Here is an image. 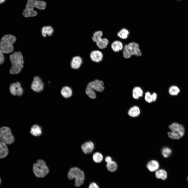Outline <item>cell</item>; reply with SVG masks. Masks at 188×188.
I'll return each instance as SVG.
<instances>
[{
    "label": "cell",
    "mask_w": 188,
    "mask_h": 188,
    "mask_svg": "<svg viewBox=\"0 0 188 188\" xmlns=\"http://www.w3.org/2000/svg\"><path fill=\"white\" fill-rule=\"evenodd\" d=\"M146 168L150 172H155L159 168L160 164L158 162L155 160L149 161L146 164Z\"/></svg>",
    "instance_id": "16"
},
{
    "label": "cell",
    "mask_w": 188,
    "mask_h": 188,
    "mask_svg": "<svg viewBox=\"0 0 188 188\" xmlns=\"http://www.w3.org/2000/svg\"><path fill=\"white\" fill-rule=\"evenodd\" d=\"M153 102L155 101L157 98V95L155 92H153L151 94Z\"/></svg>",
    "instance_id": "37"
},
{
    "label": "cell",
    "mask_w": 188,
    "mask_h": 188,
    "mask_svg": "<svg viewBox=\"0 0 188 188\" xmlns=\"http://www.w3.org/2000/svg\"><path fill=\"white\" fill-rule=\"evenodd\" d=\"M105 160L107 163L113 161L111 157L109 156L106 157L105 159Z\"/></svg>",
    "instance_id": "36"
},
{
    "label": "cell",
    "mask_w": 188,
    "mask_h": 188,
    "mask_svg": "<svg viewBox=\"0 0 188 188\" xmlns=\"http://www.w3.org/2000/svg\"><path fill=\"white\" fill-rule=\"evenodd\" d=\"M129 33V32L127 29L122 28L118 32L117 35L120 39L125 40L128 38Z\"/></svg>",
    "instance_id": "26"
},
{
    "label": "cell",
    "mask_w": 188,
    "mask_h": 188,
    "mask_svg": "<svg viewBox=\"0 0 188 188\" xmlns=\"http://www.w3.org/2000/svg\"><path fill=\"white\" fill-rule=\"evenodd\" d=\"M143 92L142 89L139 86L134 87L132 90V96L135 99H138L143 96Z\"/></svg>",
    "instance_id": "23"
},
{
    "label": "cell",
    "mask_w": 188,
    "mask_h": 188,
    "mask_svg": "<svg viewBox=\"0 0 188 188\" xmlns=\"http://www.w3.org/2000/svg\"><path fill=\"white\" fill-rule=\"evenodd\" d=\"M54 32V30L52 27L50 25H47L42 27L41 30V33L43 37H46L47 36H52Z\"/></svg>",
    "instance_id": "21"
},
{
    "label": "cell",
    "mask_w": 188,
    "mask_h": 188,
    "mask_svg": "<svg viewBox=\"0 0 188 188\" xmlns=\"http://www.w3.org/2000/svg\"><path fill=\"white\" fill-rule=\"evenodd\" d=\"M155 175L156 178L163 180L166 179L167 173L166 171L163 169H159L155 172Z\"/></svg>",
    "instance_id": "24"
},
{
    "label": "cell",
    "mask_w": 188,
    "mask_h": 188,
    "mask_svg": "<svg viewBox=\"0 0 188 188\" xmlns=\"http://www.w3.org/2000/svg\"><path fill=\"white\" fill-rule=\"evenodd\" d=\"M46 2L41 0H28L26 7H30L39 10H44L46 8Z\"/></svg>",
    "instance_id": "9"
},
{
    "label": "cell",
    "mask_w": 188,
    "mask_h": 188,
    "mask_svg": "<svg viewBox=\"0 0 188 188\" xmlns=\"http://www.w3.org/2000/svg\"><path fill=\"white\" fill-rule=\"evenodd\" d=\"M180 92L179 88L177 86L173 85L170 86L168 89L169 94L172 96L177 95Z\"/></svg>",
    "instance_id": "29"
},
{
    "label": "cell",
    "mask_w": 188,
    "mask_h": 188,
    "mask_svg": "<svg viewBox=\"0 0 188 188\" xmlns=\"http://www.w3.org/2000/svg\"><path fill=\"white\" fill-rule=\"evenodd\" d=\"M171 131L168 132L169 138L173 139H179L184 135L185 130L181 124L177 122L171 124L169 126Z\"/></svg>",
    "instance_id": "6"
},
{
    "label": "cell",
    "mask_w": 188,
    "mask_h": 188,
    "mask_svg": "<svg viewBox=\"0 0 188 188\" xmlns=\"http://www.w3.org/2000/svg\"><path fill=\"white\" fill-rule=\"evenodd\" d=\"M96 43L97 46L99 49H103L107 47L109 43V41L107 39L103 37L97 42Z\"/></svg>",
    "instance_id": "25"
},
{
    "label": "cell",
    "mask_w": 188,
    "mask_h": 188,
    "mask_svg": "<svg viewBox=\"0 0 188 188\" xmlns=\"http://www.w3.org/2000/svg\"><path fill=\"white\" fill-rule=\"evenodd\" d=\"M122 52V56L126 59L130 58L133 55L140 56L142 55L139 45L134 42L125 44L124 46Z\"/></svg>",
    "instance_id": "3"
},
{
    "label": "cell",
    "mask_w": 188,
    "mask_h": 188,
    "mask_svg": "<svg viewBox=\"0 0 188 188\" xmlns=\"http://www.w3.org/2000/svg\"><path fill=\"white\" fill-rule=\"evenodd\" d=\"M17 40L16 36L11 34H5L0 39V49L5 54H10L14 51V45Z\"/></svg>",
    "instance_id": "2"
},
{
    "label": "cell",
    "mask_w": 188,
    "mask_h": 188,
    "mask_svg": "<svg viewBox=\"0 0 188 188\" xmlns=\"http://www.w3.org/2000/svg\"><path fill=\"white\" fill-rule=\"evenodd\" d=\"M9 90L11 94L14 96H21L23 95L24 92L23 88L20 83L19 81L11 84Z\"/></svg>",
    "instance_id": "10"
},
{
    "label": "cell",
    "mask_w": 188,
    "mask_h": 188,
    "mask_svg": "<svg viewBox=\"0 0 188 188\" xmlns=\"http://www.w3.org/2000/svg\"><path fill=\"white\" fill-rule=\"evenodd\" d=\"M92 159L93 161L95 162L99 163L102 161L103 156L101 153L96 152L93 154L92 155Z\"/></svg>",
    "instance_id": "31"
},
{
    "label": "cell",
    "mask_w": 188,
    "mask_h": 188,
    "mask_svg": "<svg viewBox=\"0 0 188 188\" xmlns=\"http://www.w3.org/2000/svg\"><path fill=\"white\" fill-rule=\"evenodd\" d=\"M104 82L99 79H96L88 83L87 86L93 89L95 91L102 92L105 89Z\"/></svg>",
    "instance_id": "11"
},
{
    "label": "cell",
    "mask_w": 188,
    "mask_h": 188,
    "mask_svg": "<svg viewBox=\"0 0 188 188\" xmlns=\"http://www.w3.org/2000/svg\"><path fill=\"white\" fill-rule=\"evenodd\" d=\"M140 109L136 105H134L130 107L128 111V115L132 118L137 117L140 115Z\"/></svg>",
    "instance_id": "20"
},
{
    "label": "cell",
    "mask_w": 188,
    "mask_h": 188,
    "mask_svg": "<svg viewBox=\"0 0 188 188\" xmlns=\"http://www.w3.org/2000/svg\"><path fill=\"white\" fill-rule=\"evenodd\" d=\"M0 141L9 145L14 142V137L9 127L3 126L0 128Z\"/></svg>",
    "instance_id": "7"
},
{
    "label": "cell",
    "mask_w": 188,
    "mask_h": 188,
    "mask_svg": "<svg viewBox=\"0 0 188 188\" xmlns=\"http://www.w3.org/2000/svg\"><path fill=\"white\" fill-rule=\"evenodd\" d=\"M30 132L31 134L33 136L38 137L41 135L42 130V128L40 125L35 124L32 126Z\"/></svg>",
    "instance_id": "17"
},
{
    "label": "cell",
    "mask_w": 188,
    "mask_h": 188,
    "mask_svg": "<svg viewBox=\"0 0 188 188\" xmlns=\"http://www.w3.org/2000/svg\"><path fill=\"white\" fill-rule=\"evenodd\" d=\"M5 54L0 49V65L3 64L5 62Z\"/></svg>",
    "instance_id": "34"
},
{
    "label": "cell",
    "mask_w": 188,
    "mask_h": 188,
    "mask_svg": "<svg viewBox=\"0 0 188 188\" xmlns=\"http://www.w3.org/2000/svg\"><path fill=\"white\" fill-rule=\"evenodd\" d=\"M187 180L188 181V177H187Z\"/></svg>",
    "instance_id": "40"
},
{
    "label": "cell",
    "mask_w": 188,
    "mask_h": 188,
    "mask_svg": "<svg viewBox=\"0 0 188 188\" xmlns=\"http://www.w3.org/2000/svg\"><path fill=\"white\" fill-rule=\"evenodd\" d=\"M89 56L92 61L96 63H99L102 60L103 55L101 51L96 50L92 51L90 53Z\"/></svg>",
    "instance_id": "12"
},
{
    "label": "cell",
    "mask_w": 188,
    "mask_h": 188,
    "mask_svg": "<svg viewBox=\"0 0 188 188\" xmlns=\"http://www.w3.org/2000/svg\"><path fill=\"white\" fill-rule=\"evenodd\" d=\"M106 167L109 171L113 172L116 171L118 166L117 163L115 161H112L110 162L107 163Z\"/></svg>",
    "instance_id": "30"
},
{
    "label": "cell",
    "mask_w": 188,
    "mask_h": 188,
    "mask_svg": "<svg viewBox=\"0 0 188 188\" xmlns=\"http://www.w3.org/2000/svg\"><path fill=\"white\" fill-rule=\"evenodd\" d=\"M83 60L81 57L79 56H76L73 57L70 61L71 68L74 70L79 69L83 63Z\"/></svg>",
    "instance_id": "13"
},
{
    "label": "cell",
    "mask_w": 188,
    "mask_h": 188,
    "mask_svg": "<svg viewBox=\"0 0 188 188\" xmlns=\"http://www.w3.org/2000/svg\"><path fill=\"white\" fill-rule=\"evenodd\" d=\"M37 13L35 8L30 7H26L22 13V15L25 18H30L36 16Z\"/></svg>",
    "instance_id": "15"
},
{
    "label": "cell",
    "mask_w": 188,
    "mask_h": 188,
    "mask_svg": "<svg viewBox=\"0 0 188 188\" xmlns=\"http://www.w3.org/2000/svg\"><path fill=\"white\" fill-rule=\"evenodd\" d=\"M8 153V149L6 144L0 141V159L6 157Z\"/></svg>",
    "instance_id": "22"
},
{
    "label": "cell",
    "mask_w": 188,
    "mask_h": 188,
    "mask_svg": "<svg viewBox=\"0 0 188 188\" xmlns=\"http://www.w3.org/2000/svg\"><path fill=\"white\" fill-rule=\"evenodd\" d=\"M144 99L148 103H151L153 102L151 94L149 92H146L145 93Z\"/></svg>",
    "instance_id": "33"
},
{
    "label": "cell",
    "mask_w": 188,
    "mask_h": 188,
    "mask_svg": "<svg viewBox=\"0 0 188 188\" xmlns=\"http://www.w3.org/2000/svg\"><path fill=\"white\" fill-rule=\"evenodd\" d=\"M85 93L91 99H94L96 98L97 94L95 91L92 88L87 86L85 89Z\"/></svg>",
    "instance_id": "27"
},
{
    "label": "cell",
    "mask_w": 188,
    "mask_h": 188,
    "mask_svg": "<svg viewBox=\"0 0 188 188\" xmlns=\"http://www.w3.org/2000/svg\"><path fill=\"white\" fill-rule=\"evenodd\" d=\"M32 170L36 176L39 178L45 177L49 172V169L46 162L41 159L38 160L33 164Z\"/></svg>",
    "instance_id": "4"
},
{
    "label": "cell",
    "mask_w": 188,
    "mask_h": 188,
    "mask_svg": "<svg viewBox=\"0 0 188 188\" xmlns=\"http://www.w3.org/2000/svg\"><path fill=\"white\" fill-rule=\"evenodd\" d=\"M5 0H0V4L3 3Z\"/></svg>",
    "instance_id": "38"
},
{
    "label": "cell",
    "mask_w": 188,
    "mask_h": 188,
    "mask_svg": "<svg viewBox=\"0 0 188 188\" xmlns=\"http://www.w3.org/2000/svg\"><path fill=\"white\" fill-rule=\"evenodd\" d=\"M44 84L41 78L38 76H35L32 82L31 87L34 92L39 93L44 89Z\"/></svg>",
    "instance_id": "8"
},
{
    "label": "cell",
    "mask_w": 188,
    "mask_h": 188,
    "mask_svg": "<svg viewBox=\"0 0 188 188\" xmlns=\"http://www.w3.org/2000/svg\"><path fill=\"white\" fill-rule=\"evenodd\" d=\"M60 93L63 98L66 99L69 98L72 96V90L70 87L68 86H65L61 89Z\"/></svg>",
    "instance_id": "19"
},
{
    "label": "cell",
    "mask_w": 188,
    "mask_h": 188,
    "mask_svg": "<svg viewBox=\"0 0 188 188\" xmlns=\"http://www.w3.org/2000/svg\"><path fill=\"white\" fill-rule=\"evenodd\" d=\"M1 179H0V184H1Z\"/></svg>",
    "instance_id": "39"
},
{
    "label": "cell",
    "mask_w": 188,
    "mask_h": 188,
    "mask_svg": "<svg viewBox=\"0 0 188 188\" xmlns=\"http://www.w3.org/2000/svg\"><path fill=\"white\" fill-rule=\"evenodd\" d=\"M172 150L169 147H165L162 149L161 153L163 156L165 158L169 157L171 154Z\"/></svg>",
    "instance_id": "32"
},
{
    "label": "cell",
    "mask_w": 188,
    "mask_h": 188,
    "mask_svg": "<svg viewBox=\"0 0 188 188\" xmlns=\"http://www.w3.org/2000/svg\"><path fill=\"white\" fill-rule=\"evenodd\" d=\"M103 35V32L102 31H97L93 33L92 39L94 42L96 43L102 38Z\"/></svg>",
    "instance_id": "28"
},
{
    "label": "cell",
    "mask_w": 188,
    "mask_h": 188,
    "mask_svg": "<svg viewBox=\"0 0 188 188\" xmlns=\"http://www.w3.org/2000/svg\"><path fill=\"white\" fill-rule=\"evenodd\" d=\"M124 47L122 42L119 40L113 41L111 44L112 50L115 52H119L122 50Z\"/></svg>",
    "instance_id": "18"
},
{
    "label": "cell",
    "mask_w": 188,
    "mask_h": 188,
    "mask_svg": "<svg viewBox=\"0 0 188 188\" xmlns=\"http://www.w3.org/2000/svg\"><path fill=\"white\" fill-rule=\"evenodd\" d=\"M89 188H99V187L96 183L92 182L90 184Z\"/></svg>",
    "instance_id": "35"
},
{
    "label": "cell",
    "mask_w": 188,
    "mask_h": 188,
    "mask_svg": "<svg viewBox=\"0 0 188 188\" xmlns=\"http://www.w3.org/2000/svg\"><path fill=\"white\" fill-rule=\"evenodd\" d=\"M9 57L11 64L10 73L12 75L19 74L24 67L25 60L22 53L20 51H14L9 54Z\"/></svg>",
    "instance_id": "1"
},
{
    "label": "cell",
    "mask_w": 188,
    "mask_h": 188,
    "mask_svg": "<svg viewBox=\"0 0 188 188\" xmlns=\"http://www.w3.org/2000/svg\"><path fill=\"white\" fill-rule=\"evenodd\" d=\"M81 147L83 152L85 154H87L92 152L94 149L95 145L92 141H89L84 143Z\"/></svg>",
    "instance_id": "14"
},
{
    "label": "cell",
    "mask_w": 188,
    "mask_h": 188,
    "mask_svg": "<svg viewBox=\"0 0 188 188\" xmlns=\"http://www.w3.org/2000/svg\"><path fill=\"white\" fill-rule=\"evenodd\" d=\"M68 177L70 180L75 179V185L77 187L81 186L83 184L85 179L84 172L76 167H72L69 169L68 173Z\"/></svg>",
    "instance_id": "5"
}]
</instances>
